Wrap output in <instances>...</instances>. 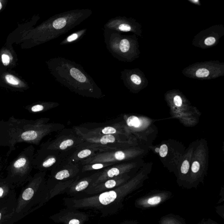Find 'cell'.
I'll use <instances>...</instances> for the list:
<instances>
[{
  "instance_id": "ac0fdd59",
  "label": "cell",
  "mask_w": 224,
  "mask_h": 224,
  "mask_svg": "<svg viewBox=\"0 0 224 224\" xmlns=\"http://www.w3.org/2000/svg\"><path fill=\"white\" fill-rule=\"evenodd\" d=\"M67 21L66 19L62 18L55 20L53 23V27L55 29H61L64 28L65 25H66Z\"/></svg>"
},
{
  "instance_id": "f1b7e54d",
  "label": "cell",
  "mask_w": 224,
  "mask_h": 224,
  "mask_svg": "<svg viewBox=\"0 0 224 224\" xmlns=\"http://www.w3.org/2000/svg\"><path fill=\"white\" fill-rule=\"evenodd\" d=\"M174 102L175 105L178 107H180L182 105V100L179 96H176L174 98Z\"/></svg>"
},
{
  "instance_id": "8d00e7d4",
  "label": "cell",
  "mask_w": 224,
  "mask_h": 224,
  "mask_svg": "<svg viewBox=\"0 0 224 224\" xmlns=\"http://www.w3.org/2000/svg\"><path fill=\"white\" fill-rule=\"evenodd\" d=\"M2 7V5L1 3V2H0V10H1Z\"/></svg>"
},
{
  "instance_id": "7c38bea8",
  "label": "cell",
  "mask_w": 224,
  "mask_h": 224,
  "mask_svg": "<svg viewBox=\"0 0 224 224\" xmlns=\"http://www.w3.org/2000/svg\"><path fill=\"white\" fill-rule=\"evenodd\" d=\"M99 151L93 148H78L67 156L65 161L73 163H79L81 162L93 157L96 155Z\"/></svg>"
},
{
  "instance_id": "f546056e",
  "label": "cell",
  "mask_w": 224,
  "mask_h": 224,
  "mask_svg": "<svg viewBox=\"0 0 224 224\" xmlns=\"http://www.w3.org/2000/svg\"><path fill=\"white\" fill-rule=\"evenodd\" d=\"M215 42V39L214 37H209L206 38L205 40V44L207 46L213 45Z\"/></svg>"
},
{
  "instance_id": "6da1fadb",
  "label": "cell",
  "mask_w": 224,
  "mask_h": 224,
  "mask_svg": "<svg viewBox=\"0 0 224 224\" xmlns=\"http://www.w3.org/2000/svg\"><path fill=\"white\" fill-rule=\"evenodd\" d=\"M145 176L142 173L117 187L89 197L69 200L68 207L74 208H103L113 203L121 202L125 197L140 187Z\"/></svg>"
},
{
  "instance_id": "2e32d148",
  "label": "cell",
  "mask_w": 224,
  "mask_h": 224,
  "mask_svg": "<svg viewBox=\"0 0 224 224\" xmlns=\"http://www.w3.org/2000/svg\"><path fill=\"white\" fill-rule=\"evenodd\" d=\"M70 75L75 79L76 80L83 83L86 82V78L82 73L78 69L72 68L70 69Z\"/></svg>"
},
{
  "instance_id": "603a6c76",
  "label": "cell",
  "mask_w": 224,
  "mask_h": 224,
  "mask_svg": "<svg viewBox=\"0 0 224 224\" xmlns=\"http://www.w3.org/2000/svg\"><path fill=\"white\" fill-rule=\"evenodd\" d=\"M168 148L167 145L164 144L161 146L160 148L159 149V153L160 156L162 158H164L167 156L168 154Z\"/></svg>"
},
{
  "instance_id": "cb8c5ba5",
  "label": "cell",
  "mask_w": 224,
  "mask_h": 224,
  "mask_svg": "<svg viewBox=\"0 0 224 224\" xmlns=\"http://www.w3.org/2000/svg\"><path fill=\"white\" fill-rule=\"evenodd\" d=\"M5 79L7 82L13 85H18L19 82L14 76L10 75H7L5 76Z\"/></svg>"
},
{
  "instance_id": "d6986e66",
  "label": "cell",
  "mask_w": 224,
  "mask_h": 224,
  "mask_svg": "<svg viewBox=\"0 0 224 224\" xmlns=\"http://www.w3.org/2000/svg\"><path fill=\"white\" fill-rule=\"evenodd\" d=\"M130 47V43L127 39H123L121 40L119 44V48L122 52L125 53L129 50Z\"/></svg>"
},
{
  "instance_id": "d590c367",
  "label": "cell",
  "mask_w": 224,
  "mask_h": 224,
  "mask_svg": "<svg viewBox=\"0 0 224 224\" xmlns=\"http://www.w3.org/2000/svg\"><path fill=\"white\" fill-rule=\"evenodd\" d=\"M2 217V215L1 212H0V221H1V219Z\"/></svg>"
},
{
  "instance_id": "7402d4cb",
  "label": "cell",
  "mask_w": 224,
  "mask_h": 224,
  "mask_svg": "<svg viewBox=\"0 0 224 224\" xmlns=\"http://www.w3.org/2000/svg\"><path fill=\"white\" fill-rule=\"evenodd\" d=\"M190 168V164L188 160H184L181 167V172L183 174H187Z\"/></svg>"
},
{
  "instance_id": "277c9868",
  "label": "cell",
  "mask_w": 224,
  "mask_h": 224,
  "mask_svg": "<svg viewBox=\"0 0 224 224\" xmlns=\"http://www.w3.org/2000/svg\"><path fill=\"white\" fill-rule=\"evenodd\" d=\"M138 151L135 148L130 147L123 149L99 152L93 157L88 158L80 164L81 165L94 163H111L117 164L119 162L130 159L137 156Z\"/></svg>"
},
{
  "instance_id": "8992f818",
  "label": "cell",
  "mask_w": 224,
  "mask_h": 224,
  "mask_svg": "<svg viewBox=\"0 0 224 224\" xmlns=\"http://www.w3.org/2000/svg\"><path fill=\"white\" fill-rule=\"evenodd\" d=\"M73 129L76 131L91 135H116L129 136L125 129L124 124L116 123L110 125L93 129H88L81 127H75Z\"/></svg>"
},
{
  "instance_id": "4fadbf2b",
  "label": "cell",
  "mask_w": 224,
  "mask_h": 224,
  "mask_svg": "<svg viewBox=\"0 0 224 224\" xmlns=\"http://www.w3.org/2000/svg\"><path fill=\"white\" fill-rule=\"evenodd\" d=\"M116 164L115 163H94L82 165L81 169L82 173L88 172V171H94V170L104 169L110 166Z\"/></svg>"
},
{
  "instance_id": "e575fe53",
  "label": "cell",
  "mask_w": 224,
  "mask_h": 224,
  "mask_svg": "<svg viewBox=\"0 0 224 224\" xmlns=\"http://www.w3.org/2000/svg\"><path fill=\"white\" fill-rule=\"evenodd\" d=\"M205 224V220H202V221H201L200 223L199 224Z\"/></svg>"
},
{
  "instance_id": "ffe728a7",
  "label": "cell",
  "mask_w": 224,
  "mask_h": 224,
  "mask_svg": "<svg viewBox=\"0 0 224 224\" xmlns=\"http://www.w3.org/2000/svg\"><path fill=\"white\" fill-rule=\"evenodd\" d=\"M26 163V159L24 157H22V158H19L17 160L14 162L13 166H14V168H21L23 166H25Z\"/></svg>"
},
{
  "instance_id": "83f0119b",
  "label": "cell",
  "mask_w": 224,
  "mask_h": 224,
  "mask_svg": "<svg viewBox=\"0 0 224 224\" xmlns=\"http://www.w3.org/2000/svg\"><path fill=\"white\" fill-rule=\"evenodd\" d=\"M119 29L122 31L128 32L131 30V27L129 25L123 24L119 25Z\"/></svg>"
},
{
  "instance_id": "52a82bcc",
  "label": "cell",
  "mask_w": 224,
  "mask_h": 224,
  "mask_svg": "<svg viewBox=\"0 0 224 224\" xmlns=\"http://www.w3.org/2000/svg\"><path fill=\"white\" fill-rule=\"evenodd\" d=\"M134 166L133 163H124L119 164H116L105 168L102 170L96 180L89 187H93L107 179L128 174Z\"/></svg>"
},
{
  "instance_id": "484cf974",
  "label": "cell",
  "mask_w": 224,
  "mask_h": 224,
  "mask_svg": "<svg viewBox=\"0 0 224 224\" xmlns=\"http://www.w3.org/2000/svg\"><path fill=\"white\" fill-rule=\"evenodd\" d=\"M131 80L136 85L140 84L141 83V82H142L141 78L138 75H134V74L131 76Z\"/></svg>"
},
{
  "instance_id": "4dcf8cb0",
  "label": "cell",
  "mask_w": 224,
  "mask_h": 224,
  "mask_svg": "<svg viewBox=\"0 0 224 224\" xmlns=\"http://www.w3.org/2000/svg\"><path fill=\"white\" fill-rule=\"evenodd\" d=\"M78 37V35L77 34L74 33L73 34L71 35L68 38H67V40L68 42H71V41H74L75 39H77Z\"/></svg>"
},
{
  "instance_id": "5b68a950",
  "label": "cell",
  "mask_w": 224,
  "mask_h": 224,
  "mask_svg": "<svg viewBox=\"0 0 224 224\" xmlns=\"http://www.w3.org/2000/svg\"><path fill=\"white\" fill-rule=\"evenodd\" d=\"M75 149L63 152L43 148L38 156L37 167L41 170L53 171L62 164Z\"/></svg>"
},
{
  "instance_id": "d4e9b609",
  "label": "cell",
  "mask_w": 224,
  "mask_h": 224,
  "mask_svg": "<svg viewBox=\"0 0 224 224\" xmlns=\"http://www.w3.org/2000/svg\"><path fill=\"white\" fill-rule=\"evenodd\" d=\"M200 167V165L199 162L197 161L194 162L193 163L192 165V172L194 174H197L199 171Z\"/></svg>"
},
{
  "instance_id": "5bb4252c",
  "label": "cell",
  "mask_w": 224,
  "mask_h": 224,
  "mask_svg": "<svg viewBox=\"0 0 224 224\" xmlns=\"http://www.w3.org/2000/svg\"><path fill=\"white\" fill-rule=\"evenodd\" d=\"M159 224H186L184 219L178 215L168 214L162 217Z\"/></svg>"
},
{
  "instance_id": "8fae6325",
  "label": "cell",
  "mask_w": 224,
  "mask_h": 224,
  "mask_svg": "<svg viewBox=\"0 0 224 224\" xmlns=\"http://www.w3.org/2000/svg\"><path fill=\"white\" fill-rule=\"evenodd\" d=\"M102 171H99L96 173H94L88 177H85L79 180L76 179L68 187L67 189L68 193L71 194H75L86 190L97 179L101 174Z\"/></svg>"
},
{
  "instance_id": "30bf717a",
  "label": "cell",
  "mask_w": 224,
  "mask_h": 224,
  "mask_svg": "<svg viewBox=\"0 0 224 224\" xmlns=\"http://www.w3.org/2000/svg\"><path fill=\"white\" fill-rule=\"evenodd\" d=\"M130 178L128 174L107 179L93 187H89L85 191L88 194H95L112 190L127 182Z\"/></svg>"
},
{
  "instance_id": "7a4b0ae2",
  "label": "cell",
  "mask_w": 224,
  "mask_h": 224,
  "mask_svg": "<svg viewBox=\"0 0 224 224\" xmlns=\"http://www.w3.org/2000/svg\"><path fill=\"white\" fill-rule=\"evenodd\" d=\"M75 131L84 140V142L79 148H95L99 150L101 152L128 148L131 147L132 145L129 136L91 135Z\"/></svg>"
},
{
  "instance_id": "4316f807",
  "label": "cell",
  "mask_w": 224,
  "mask_h": 224,
  "mask_svg": "<svg viewBox=\"0 0 224 224\" xmlns=\"http://www.w3.org/2000/svg\"><path fill=\"white\" fill-rule=\"evenodd\" d=\"M2 61L3 64L4 66H7L9 65L10 63V58L8 55L4 54L2 55Z\"/></svg>"
},
{
  "instance_id": "d6a6232c",
  "label": "cell",
  "mask_w": 224,
  "mask_h": 224,
  "mask_svg": "<svg viewBox=\"0 0 224 224\" xmlns=\"http://www.w3.org/2000/svg\"><path fill=\"white\" fill-rule=\"evenodd\" d=\"M205 224H219L209 218H208L207 220H205Z\"/></svg>"
},
{
  "instance_id": "836d02e7",
  "label": "cell",
  "mask_w": 224,
  "mask_h": 224,
  "mask_svg": "<svg viewBox=\"0 0 224 224\" xmlns=\"http://www.w3.org/2000/svg\"><path fill=\"white\" fill-rule=\"evenodd\" d=\"M125 224H137V222L132 221V222H129V223H128Z\"/></svg>"
},
{
  "instance_id": "e0dca14e",
  "label": "cell",
  "mask_w": 224,
  "mask_h": 224,
  "mask_svg": "<svg viewBox=\"0 0 224 224\" xmlns=\"http://www.w3.org/2000/svg\"><path fill=\"white\" fill-rule=\"evenodd\" d=\"M35 191L33 188L29 187L25 189L22 193V197L23 200L28 201L32 199L34 194Z\"/></svg>"
},
{
  "instance_id": "1f68e13d",
  "label": "cell",
  "mask_w": 224,
  "mask_h": 224,
  "mask_svg": "<svg viewBox=\"0 0 224 224\" xmlns=\"http://www.w3.org/2000/svg\"><path fill=\"white\" fill-rule=\"evenodd\" d=\"M80 221L79 219L76 218H73L70 220L68 224H80Z\"/></svg>"
},
{
  "instance_id": "ba28073f",
  "label": "cell",
  "mask_w": 224,
  "mask_h": 224,
  "mask_svg": "<svg viewBox=\"0 0 224 224\" xmlns=\"http://www.w3.org/2000/svg\"><path fill=\"white\" fill-rule=\"evenodd\" d=\"M81 165L65 161L62 164L53 170V177L59 181L73 179L81 171Z\"/></svg>"
},
{
  "instance_id": "9c48e42d",
  "label": "cell",
  "mask_w": 224,
  "mask_h": 224,
  "mask_svg": "<svg viewBox=\"0 0 224 224\" xmlns=\"http://www.w3.org/2000/svg\"><path fill=\"white\" fill-rule=\"evenodd\" d=\"M172 193L168 191H161L154 193L138 198L135 201L136 208L147 209L153 208L165 202L172 197Z\"/></svg>"
},
{
  "instance_id": "3957f363",
  "label": "cell",
  "mask_w": 224,
  "mask_h": 224,
  "mask_svg": "<svg viewBox=\"0 0 224 224\" xmlns=\"http://www.w3.org/2000/svg\"><path fill=\"white\" fill-rule=\"evenodd\" d=\"M84 142V139L74 129H65L45 144L43 148L65 152L76 149Z\"/></svg>"
},
{
  "instance_id": "9a60e30c",
  "label": "cell",
  "mask_w": 224,
  "mask_h": 224,
  "mask_svg": "<svg viewBox=\"0 0 224 224\" xmlns=\"http://www.w3.org/2000/svg\"><path fill=\"white\" fill-rule=\"evenodd\" d=\"M59 106L57 103H50L46 104H37L32 106L31 111L34 113H37L51 110Z\"/></svg>"
},
{
  "instance_id": "44dd1931",
  "label": "cell",
  "mask_w": 224,
  "mask_h": 224,
  "mask_svg": "<svg viewBox=\"0 0 224 224\" xmlns=\"http://www.w3.org/2000/svg\"><path fill=\"white\" fill-rule=\"evenodd\" d=\"M209 75V71L205 68H200L197 70L196 75L199 78L207 77Z\"/></svg>"
}]
</instances>
